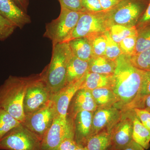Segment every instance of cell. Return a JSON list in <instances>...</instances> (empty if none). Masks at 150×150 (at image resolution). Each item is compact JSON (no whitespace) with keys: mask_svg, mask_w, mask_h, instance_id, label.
<instances>
[{"mask_svg":"<svg viewBox=\"0 0 150 150\" xmlns=\"http://www.w3.org/2000/svg\"><path fill=\"white\" fill-rule=\"evenodd\" d=\"M115 62L111 88L118 98L117 108L123 111L133 109L138 100L144 71L134 67L127 55L122 54Z\"/></svg>","mask_w":150,"mask_h":150,"instance_id":"cell-1","label":"cell"},{"mask_svg":"<svg viewBox=\"0 0 150 150\" xmlns=\"http://www.w3.org/2000/svg\"><path fill=\"white\" fill-rule=\"evenodd\" d=\"M73 55L67 42L53 46L51 62L42 71L53 97L67 85V65Z\"/></svg>","mask_w":150,"mask_h":150,"instance_id":"cell-2","label":"cell"},{"mask_svg":"<svg viewBox=\"0 0 150 150\" xmlns=\"http://www.w3.org/2000/svg\"><path fill=\"white\" fill-rule=\"evenodd\" d=\"M28 76H10L0 86V108L21 123L25 119L23 103Z\"/></svg>","mask_w":150,"mask_h":150,"instance_id":"cell-3","label":"cell"},{"mask_svg":"<svg viewBox=\"0 0 150 150\" xmlns=\"http://www.w3.org/2000/svg\"><path fill=\"white\" fill-rule=\"evenodd\" d=\"M53 99V96L46 84L43 73L28 76L23 106L25 116L40 110Z\"/></svg>","mask_w":150,"mask_h":150,"instance_id":"cell-4","label":"cell"},{"mask_svg":"<svg viewBox=\"0 0 150 150\" xmlns=\"http://www.w3.org/2000/svg\"><path fill=\"white\" fill-rule=\"evenodd\" d=\"M149 0H123L115 7L106 12L110 25L136 26L144 12Z\"/></svg>","mask_w":150,"mask_h":150,"instance_id":"cell-5","label":"cell"},{"mask_svg":"<svg viewBox=\"0 0 150 150\" xmlns=\"http://www.w3.org/2000/svg\"><path fill=\"white\" fill-rule=\"evenodd\" d=\"M59 17L46 24L43 36L50 39L52 45L64 43L74 29L82 12L61 7Z\"/></svg>","mask_w":150,"mask_h":150,"instance_id":"cell-6","label":"cell"},{"mask_svg":"<svg viewBox=\"0 0 150 150\" xmlns=\"http://www.w3.org/2000/svg\"><path fill=\"white\" fill-rule=\"evenodd\" d=\"M110 26L106 12H82L74 29L65 42L79 38L90 39L104 34L108 31Z\"/></svg>","mask_w":150,"mask_h":150,"instance_id":"cell-7","label":"cell"},{"mask_svg":"<svg viewBox=\"0 0 150 150\" xmlns=\"http://www.w3.org/2000/svg\"><path fill=\"white\" fill-rule=\"evenodd\" d=\"M41 142L22 124L0 139V150H41Z\"/></svg>","mask_w":150,"mask_h":150,"instance_id":"cell-8","label":"cell"},{"mask_svg":"<svg viewBox=\"0 0 150 150\" xmlns=\"http://www.w3.org/2000/svg\"><path fill=\"white\" fill-rule=\"evenodd\" d=\"M57 115L55 105L52 100L40 110L25 116L22 124L41 142Z\"/></svg>","mask_w":150,"mask_h":150,"instance_id":"cell-9","label":"cell"},{"mask_svg":"<svg viewBox=\"0 0 150 150\" xmlns=\"http://www.w3.org/2000/svg\"><path fill=\"white\" fill-rule=\"evenodd\" d=\"M74 137L71 120L57 115L41 141V150H56L63 140Z\"/></svg>","mask_w":150,"mask_h":150,"instance_id":"cell-10","label":"cell"},{"mask_svg":"<svg viewBox=\"0 0 150 150\" xmlns=\"http://www.w3.org/2000/svg\"><path fill=\"white\" fill-rule=\"evenodd\" d=\"M132 109L124 111L122 117L111 132V150H123L133 139Z\"/></svg>","mask_w":150,"mask_h":150,"instance_id":"cell-11","label":"cell"},{"mask_svg":"<svg viewBox=\"0 0 150 150\" xmlns=\"http://www.w3.org/2000/svg\"><path fill=\"white\" fill-rule=\"evenodd\" d=\"M123 112V110L115 106L97 109L93 113L91 136L102 132L110 133L121 119Z\"/></svg>","mask_w":150,"mask_h":150,"instance_id":"cell-12","label":"cell"},{"mask_svg":"<svg viewBox=\"0 0 150 150\" xmlns=\"http://www.w3.org/2000/svg\"><path fill=\"white\" fill-rule=\"evenodd\" d=\"M86 74L79 80L67 84L53 97L52 100L55 105L57 115L67 119V112L70 102L76 92L81 88Z\"/></svg>","mask_w":150,"mask_h":150,"instance_id":"cell-13","label":"cell"},{"mask_svg":"<svg viewBox=\"0 0 150 150\" xmlns=\"http://www.w3.org/2000/svg\"><path fill=\"white\" fill-rule=\"evenodd\" d=\"M93 113L88 111H81L70 120L72 124L74 139L78 145L84 147L86 142L91 136Z\"/></svg>","mask_w":150,"mask_h":150,"instance_id":"cell-14","label":"cell"},{"mask_svg":"<svg viewBox=\"0 0 150 150\" xmlns=\"http://www.w3.org/2000/svg\"><path fill=\"white\" fill-rule=\"evenodd\" d=\"M97 106L92 95L91 91L80 88L75 93L71 100L68 112L67 118L71 120L78 112L82 111L94 112Z\"/></svg>","mask_w":150,"mask_h":150,"instance_id":"cell-15","label":"cell"},{"mask_svg":"<svg viewBox=\"0 0 150 150\" xmlns=\"http://www.w3.org/2000/svg\"><path fill=\"white\" fill-rule=\"evenodd\" d=\"M0 15L21 29L31 22L27 13L13 0H0Z\"/></svg>","mask_w":150,"mask_h":150,"instance_id":"cell-16","label":"cell"},{"mask_svg":"<svg viewBox=\"0 0 150 150\" xmlns=\"http://www.w3.org/2000/svg\"><path fill=\"white\" fill-rule=\"evenodd\" d=\"M89 62L73 54L67 65V83L74 82L83 77L88 71Z\"/></svg>","mask_w":150,"mask_h":150,"instance_id":"cell-17","label":"cell"},{"mask_svg":"<svg viewBox=\"0 0 150 150\" xmlns=\"http://www.w3.org/2000/svg\"><path fill=\"white\" fill-rule=\"evenodd\" d=\"M97 109L115 106L117 108L118 99L112 88L105 87L91 91Z\"/></svg>","mask_w":150,"mask_h":150,"instance_id":"cell-18","label":"cell"},{"mask_svg":"<svg viewBox=\"0 0 150 150\" xmlns=\"http://www.w3.org/2000/svg\"><path fill=\"white\" fill-rule=\"evenodd\" d=\"M73 54L79 59L89 62L93 57L91 40L87 38H75L68 41Z\"/></svg>","mask_w":150,"mask_h":150,"instance_id":"cell-19","label":"cell"},{"mask_svg":"<svg viewBox=\"0 0 150 150\" xmlns=\"http://www.w3.org/2000/svg\"><path fill=\"white\" fill-rule=\"evenodd\" d=\"M112 75L101 74L88 71L81 88L91 91L101 88H111Z\"/></svg>","mask_w":150,"mask_h":150,"instance_id":"cell-20","label":"cell"},{"mask_svg":"<svg viewBox=\"0 0 150 150\" xmlns=\"http://www.w3.org/2000/svg\"><path fill=\"white\" fill-rule=\"evenodd\" d=\"M88 62V71L90 72L111 75L115 71V61L108 59L105 56L93 57Z\"/></svg>","mask_w":150,"mask_h":150,"instance_id":"cell-21","label":"cell"},{"mask_svg":"<svg viewBox=\"0 0 150 150\" xmlns=\"http://www.w3.org/2000/svg\"><path fill=\"white\" fill-rule=\"evenodd\" d=\"M132 118L133 122V139L145 149H148L150 146V130L141 123L133 109H132Z\"/></svg>","mask_w":150,"mask_h":150,"instance_id":"cell-22","label":"cell"},{"mask_svg":"<svg viewBox=\"0 0 150 150\" xmlns=\"http://www.w3.org/2000/svg\"><path fill=\"white\" fill-rule=\"evenodd\" d=\"M111 146V135L110 133L107 132L92 135L84 146L88 150H108Z\"/></svg>","mask_w":150,"mask_h":150,"instance_id":"cell-23","label":"cell"},{"mask_svg":"<svg viewBox=\"0 0 150 150\" xmlns=\"http://www.w3.org/2000/svg\"><path fill=\"white\" fill-rule=\"evenodd\" d=\"M108 31L112 40L118 43L128 36L137 34L136 26L128 27L121 25H110Z\"/></svg>","mask_w":150,"mask_h":150,"instance_id":"cell-24","label":"cell"},{"mask_svg":"<svg viewBox=\"0 0 150 150\" xmlns=\"http://www.w3.org/2000/svg\"><path fill=\"white\" fill-rule=\"evenodd\" d=\"M21 123L5 110L0 108V139Z\"/></svg>","mask_w":150,"mask_h":150,"instance_id":"cell-25","label":"cell"},{"mask_svg":"<svg viewBox=\"0 0 150 150\" xmlns=\"http://www.w3.org/2000/svg\"><path fill=\"white\" fill-rule=\"evenodd\" d=\"M149 48L150 24L137 29V44L134 53L132 55L139 54Z\"/></svg>","mask_w":150,"mask_h":150,"instance_id":"cell-26","label":"cell"},{"mask_svg":"<svg viewBox=\"0 0 150 150\" xmlns=\"http://www.w3.org/2000/svg\"><path fill=\"white\" fill-rule=\"evenodd\" d=\"M129 56L132 64L137 69L143 71H150V48Z\"/></svg>","mask_w":150,"mask_h":150,"instance_id":"cell-27","label":"cell"},{"mask_svg":"<svg viewBox=\"0 0 150 150\" xmlns=\"http://www.w3.org/2000/svg\"><path fill=\"white\" fill-rule=\"evenodd\" d=\"M104 34L106 40L105 56L110 60L115 61L122 54L119 43L112 40L108 31L105 33Z\"/></svg>","mask_w":150,"mask_h":150,"instance_id":"cell-28","label":"cell"},{"mask_svg":"<svg viewBox=\"0 0 150 150\" xmlns=\"http://www.w3.org/2000/svg\"><path fill=\"white\" fill-rule=\"evenodd\" d=\"M104 33L89 39L91 42L93 57L105 56L106 40Z\"/></svg>","mask_w":150,"mask_h":150,"instance_id":"cell-29","label":"cell"},{"mask_svg":"<svg viewBox=\"0 0 150 150\" xmlns=\"http://www.w3.org/2000/svg\"><path fill=\"white\" fill-rule=\"evenodd\" d=\"M137 34L128 36L119 43L122 54L131 56L134 53L137 44Z\"/></svg>","mask_w":150,"mask_h":150,"instance_id":"cell-30","label":"cell"},{"mask_svg":"<svg viewBox=\"0 0 150 150\" xmlns=\"http://www.w3.org/2000/svg\"><path fill=\"white\" fill-rule=\"evenodd\" d=\"M16 26L0 15V40H4L13 33Z\"/></svg>","mask_w":150,"mask_h":150,"instance_id":"cell-31","label":"cell"},{"mask_svg":"<svg viewBox=\"0 0 150 150\" xmlns=\"http://www.w3.org/2000/svg\"><path fill=\"white\" fill-rule=\"evenodd\" d=\"M149 95H150V71H144L142 85L137 102L141 98Z\"/></svg>","mask_w":150,"mask_h":150,"instance_id":"cell-32","label":"cell"},{"mask_svg":"<svg viewBox=\"0 0 150 150\" xmlns=\"http://www.w3.org/2000/svg\"><path fill=\"white\" fill-rule=\"evenodd\" d=\"M81 3L85 11L91 13L103 11L99 0H81Z\"/></svg>","mask_w":150,"mask_h":150,"instance_id":"cell-33","label":"cell"},{"mask_svg":"<svg viewBox=\"0 0 150 150\" xmlns=\"http://www.w3.org/2000/svg\"><path fill=\"white\" fill-rule=\"evenodd\" d=\"M61 7L76 11H85L82 6L81 0H58Z\"/></svg>","mask_w":150,"mask_h":150,"instance_id":"cell-34","label":"cell"},{"mask_svg":"<svg viewBox=\"0 0 150 150\" xmlns=\"http://www.w3.org/2000/svg\"><path fill=\"white\" fill-rule=\"evenodd\" d=\"M137 118L145 127L150 130V113L142 109H133Z\"/></svg>","mask_w":150,"mask_h":150,"instance_id":"cell-35","label":"cell"},{"mask_svg":"<svg viewBox=\"0 0 150 150\" xmlns=\"http://www.w3.org/2000/svg\"><path fill=\"white\" fill-rule=\"evenodd\" d=\"M150 24V0L144 12L140 18L136 25L137 30Z\"/></svg>","mask_w":150,"mask_h":150,"instance_id":"cell-36","label":"cell"},{"mask_svg":"<svg viewBox=\"0 0 150 150\" xmlns=\"http://www.w3.org/2000/svg\"><path fill=\"white\" fill-rule=\"evenodd\" d=\"M77 146L74 137H69L63 140L56 150H75Z\"/></svg>","mask_w":150,"mask_h":150,"instance_id":"cell-37","label":"cell"},{"mask_svg":"<svg viewBox=\"0 0 150 150\" xmlns=\"http://www.w3.org/2000/svg\"><path fill=\"white\" fill-rule=\"evenodd\" d=\"M135 108L145 110L150 113V95L144 97L139 100L134 106V109Z\"/></svg>","mask_w":150,"mask_h":150,"instance_id":"cell-38","label":"cell"},{"mask_svg":"<svg viewBox=\"0 0 150 150\" xmlns=\"http://www.w3.org/2000/svg\"><path fill=\"white\" fill-rule=\"evenodd\" d=\"M123 0H99L103 11L110 10L118 4Z\"/></svg>","mask_w":150,"mask_h":150,"instance_id":"cell-39","label":"cell"},{"mask_svg":"<svg viewBox=\"0 0 150 150\" xmlns=\"http://www.w3.org/2000/svg\"><path fill=\"white\" fill-rule=\"evenodd\" d=\"M17 5L23 10L25 12H27L29 4V0H13Z\"/></svg>","mask_w":150,"mask_h":150,"instance_id":"cell-40","label":"cell"},{"mask_svg":"<svg viewBox=\"0 0 150 150\" xmlns=\"http://www.w3.org/2000/svg\"><path fill=\"white\" fill-rule=\"evenodd\" d=\"M141 145L134 142V140L123 150H145Z\"/></svg>","mask_w":150,"mask_h":150,"instance_id":"cell-41","label":"cell"},{"mask_svg":"<svg viewBox=\"0 0 150 150\" xmlns=\"http://www.w3.org/2000/svg\"><path fill=\"white\" fill-rule=\"evenodd\" d=\"M75 150H85V147L82 145H78L77 147Z\"/></svg>","mask_w":150,"mask_h":150,"instance_id":"cell-42","label":"cell"},{"mask_svg":"<svg viewBox=\"0 0 150 150\" xmlns=\"http://www.w3.org/2000/svg\"><path fill=\"white\" fill-rule=\"evenodd\" d=\"M85 150H88L87 149H86V148H85Z\"/></svg>","mask_w":150,"mask_h":150,"instance_id":"cell-43","label":"cell"}]
</instances>
